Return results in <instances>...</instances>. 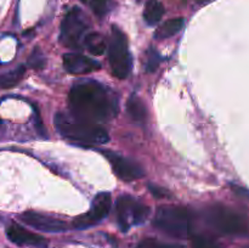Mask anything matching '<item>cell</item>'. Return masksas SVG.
<instances>
[{
	"instance_id": "obj_1",
	"label": "cell",
	"mask_w": 249,
	"mask_h": 248,
	"mask_svg": "<svg viewBox=\"0 0 249 248\" xmlns=\"http://www.w3.org/2000/svg\"><path fill=\"white\" fill-rule=\"evenodd\" d=\"M68 99L73 114L92 123L112 118L118 112V102L114 95L96 82L75 84L71 89Z\"/></svg>"
},
{
	"instance_id": "obj_2",
	"label": "cell",
	"mask_w": 249,
	"mask_h": 248,
	"mask_svg": "<svg viewBox=\"0 0 249 248\" xmlns=\"http://www.w3.org/2000/svg\"><path fill=\"white\" fill-rule=\"evenodd\" d=\"M55 125L63 138L82 145H102L109 139L104 128L74 114L60 112L55 116Z\"/></svg>"
},
{
	"instance_id": "obj_3",
	"label": "cell",
	"mask_w": 249,
	"mask_h": 248,
	"mask_svg": "<svg viewBox=\"0 0 249 248\" xmlns=\"http://www.w3.org/2000/svg\"><path fill=\"white\" fill-rule=\"evenodd\" d=\"M156 228L175 238H186L190 233L189 213L179 206H162L156 212Z\"/></svg>"
},
{
	"instance_id": "obj_4",
	"label": "cell",
	"mask_w": 249,
	"mask_h": 248,
	"mask_svg": "<svg viewBox=\"0 0 249 248\" xmlns=\"http://www.w3.org/2000/svg\"><path fill=\"white\" fill-rule=\"evenodd\" d=\"M108 60L112 73L117 78L124 79L131 71V55L128 48L126 36L117 26L112 27L108 44Z\"/></svg>"
},
{
	"instance_id": "obj_5",
	"label": "cell",
	"mask_w": 249,
	"mask_h": 248,
	"mask_svg": "<svg viewBox=\"0 0 249 248\" xmlns=\"http://www.w3.org/2000/svg\"><path fill=\"white\" fill-rule=\"evenodd\" d=\"M89 28L87 16L79 7H72L61 23L60 40L67 48H80V41Z\"/></svg>"
},
{
	"instance_id": "obj_6",
	"label": "cell",
	"mask_w": 249,
	"mask_h": 248,
	"mask_svg": "<svg viewBox=\"0 0 249 248\" xmlns=\"http://www.w3.org/2000/svg\"><path fill=\"white\" fill-rule=\"evenodd\" d=\"M150 215V208L134 197L124 195L117 199V220L123 232L129 230L131 225L145 223Z\"/></svg>"
},
{
	"instance_id": "obj_7",
	"label": "cell",
	"mask_w": 249,
	"mask_h": 248,
	"mask_svg": "<svg viewBox=\"0 0 249 248\" xmlns=\"http://www.w3.org/2000/svg\"><path fill=\"white\" fill-rule=\"evenodd\" d=\"M208 223L226 235H241L247 230L245 218L237 212L224 206H215L209 209Z\"/></svg>"
},
{
	"instance_id": "obj_8",
	"label": "cell",
	"mask_w": 249,
	"mask_h": 248,
	"mask_svg": "<svg viewBox=\"0 0 249 248\" xmlns=\"http://www.w3.org/2000/svg\"><path fill=\"white\" fill-rule=\"evenodd\" d=\"M112 206V197L108 192H100L96 195L91 204V208L87 214L78 216L73 221V226L75 229H87L90 226L95 225L106 218L111 211Z\"/></svg>"
},
{
	"instance_id": "obj_9",
	"label": "cell",
	"mask_w": 249,
	"mask_h": 248,
	"mask_svg": "<svg viewBox=\"0 0 249 248\" xmlns=\"http://www.w3.org/2000/svg\"><path fill=\"white\" fill-rule=\"evenodd\" d=\"M104 155L111 163L114 173L122 180L134 181V180L140 179L145 175V170L138 163L133 162L129 158L123 157V156L118 155L116 152H111V151H104Z\"/></svg>"
},
{
	"instance_id": "obj_10",
	"label": "cell",
	"mask_w": 249,
	"mask_h": 248,
	"mask_svg": "<svg viewBox=\"0 0 249 248\" xmlns=\"http://www.w3.org/2000/svg\"><path fill=\"white\" fill-rule=\"evenodd\" d=\"M21 220L36 230L46 232H62L67 229L65 221L36 212H26L21 215Z\"/></svg>"
},
{
	"instance_id": "obj_11",
	"label": "cell",
	"mask_w": 249,
	"mask_h": 248,
	"mask_svg": "<svg viewBox=\"0 0 249 248\" xmlns=\"http://www.w3.org/2000/svg\"><path fill=\"white\" fill-rule=\"evenodd\" d=\"M65 70L71 74H87L100 68V63L82 53H66L63 56Z\"/></svg>"
},
{
	"instance_id": "obj_12",
	"label": "cell",
	"mask_w": 249,
	"mask_h": 248,
	"mask_svg": "<svg viewBox=\"0 0 249 248\" xmlns=\"http://www.w3.org/2000/svg\"><path fill=\"white\" fill-rule=\"evenodd\" d=\"M6 235L11 242L18 246H36V247H45L48 245L46 240L36 233L26 230L17 224H12L7 228Z\"/></svg>"
},
{
	"instance_id": "obj_13",
	"label": "cell",
	"mask_w": 249,
	"mask_h": 248,
	"mask_svg": "<svg viewBox=\"0 0 249 248\" xmlns=\"http://www.w3.org/2000/svg\"><path fill=\"white\" fill-rule=\"evenodd\" d=\"M163 14H164V6L160 0H148L146 2L143 18L147 22V24H150V26L157 24L162 18Z\"/></svg>"
},
{
	"instance_id": "obj_14",
	"label": "cell",
	"mask_w": 249,
	"mask_h": 248,
	"mask_svg": "<svg viewBox=\"0 0 249 248\" xmlns=\"http://www.w3.org/2000/svg\"><path fill=\"white\" fill-rule=\"evenodd\" d=\"M184 18L181 17H178V18L168 19L160 27H158L157 31H156L155 36L157 39H163V38H169V36H173L174 34L179 33L180 31L184 27Z\"/></svg>"
},
{
	"instance_id": "obj_15",
	"label": "cell",
	"mask_w": 249,
	"mask_h": 248,
	"mask_svg": "<svg viewBox=\"0 0 249 248\" xmlns=\"http://www.w3.org/2000/svg\"><path fill=\"white\" fill-rule=\"evenodd\" d=\"M128 113L131 117V119H134L138 123H143L146 118H147V109H146L145 104L136 95H133L129 99Z\"/></svg>"
},
{
	"instance_id": "obj_16",
	"label": "cell",
	"mask_w": 249,
	"mask_h": 248,
	"mask_svg": "<svg viewBox=\"0 0 249 248\" xmlns=\"http://www.w3.org/2000/svg\"><path fill=\"white\" fill-rule=\"evenodd\" d=\"M84 44L88 50L95 56H100L105 53L106 49V41L104 36L99 33H90L84 38Z\"/></svg>"
},
{
	"instance_id": "obj_17",
	"label": "cell",
	"mask_w": 249,
	"mask_h": 248,
	"mask_svg": "<svg viewBox=\"0 0 249 248\" xmlns=\"http://www.w3.org/2000/svg\"><path fill=\"white\" fill-rule=\"evenodd\" d=\"M24 71H26V68L21 66V67L16 68V70L10 71V72L0 75V88L6 89V88H12L18 84L22 78H23Z\"/></svg>"
},
{
	"instance_id": "obj_18",
	"label": "cell",
	"mask_w": 249,
	"mask_h": 248,
	"mask_svg": "<svg viewBox=\"0 0 249 248\" xmlns=\"http://www.w3.org/2000/svg\"><path fill=\"white\" fill-rule=\"evenodd\" d=\"M136 248H184L181 245H175V243H164L160 242L157 240H152V238H146V240L141 241Z\"/></svg>"
},
{
	"instance_id": "obj_19",
	"label": "cell",
	"mask_w": 249,
	"mask_h": 248,
	"mask_svg": "<svg viewBox=\"0 0 249 248\" xmlns=\"http://www.w3.org/2000/svg\"><path fill=\"white\" fill-rule=\"evenodd\" d=\"M160 62V56L155 49H150L147 53V61H146V71L153 72L158 67Z\"/></svg>"
},
{
	"instance_id": "obj_20",
	"label": "cell",
	"mask_w": 249,
	"mask_h": 248,
	"mask_svg": "<svg viewBox=\"0 0 249 248\" xmlns=\"http://www.w3.org/2000/svg\"><path fill=\"white\" fill-rule=\"evenodd\" d=\"M194 248H223L218 242L204 236H197L194 240Z\"/></svg>"
},
{
	"instance_id": "obj_21",
	"label": "cell",
	"mask_w": 249,
	"mask_h": 248,
	"mask_svg": "<svg viewBox=\"0 0 249 248\" xmlns=\"http://www.w3.org/2000/svg\"><path fill=\"white\" fill-rule=\"evenodd\" d=\"M29 67L33 68H41L44 65H45V57L41 53V51L39 49H36V50L32 53V55L29 56L28 60Z\"/></svg>"
},
{
	"instance_id": "obj_22",
	"label": "cell",
	"mask_w": 249,
	"mask_h": 248,
	"mask_svg": "<svg viewBox=\"0 0 249 248\" xmlns=\"http://www.w3.org/2000/svg\"><path fill=\"white\" fill-rule=\"evenodd\" d=\"M108 2L109 0H90V5H91L92 10L99 16H102V15L106 14Z\"/></svg>"
},
{
	"instance_id": "obj_23",
	"label": "cell",
	"mask_w": 249,
	"mask_h": 248,
	"mask_svg": "<svg viewBox=\"0 0 249 248\" xmlns=\"http://www.w3.org/2000/svg\"><path fill=\"white\" fill-rule=\"evenodd\" d=\"M151 192H152L153 196L156 197H160V198H163V197H167L168 195L165 194V191L163 189H160V187H156V186H150Z\"/></svg>"
},
{
	"instance_id": "obj_24",
	"label": "cell",
	"mask_w": 249,
	"mask_h": 248,
	"mask_svg": "<svg viewBox=\"0 0 249 248\" xmlns=\"http://www.w3.org/2000/svg\"><path fill=\"white\" fill-rule=\"evenodd\" d=\"M196 1L201 2V4H202V2H207V1H209V0H196Z\"/></svg>"
},
{
	"instance_id": "obj_25",
	"label": "cell",
	"mask_w": 249,
	"mask_h": 248,
	"mask_svg": "<svg viewBox=\"0 0 249 248\" xmlns=\"http://www.w3.org/2000/svg\"><path fill=\"white\" fill-rule=\"evenodd\" d=\"M82 1H83V2H87V1H88V0H82Z\"/></svg>"
}]
</instances>
